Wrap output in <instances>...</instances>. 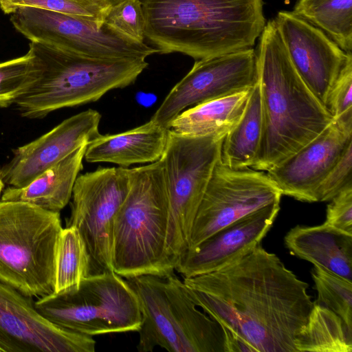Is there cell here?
Wrapping results in <instances>:
<instances>
[{
    "label": "cell",
    "mask_w": 352,
    "mask_h": 352,
    "mask_svg": "<svg viewBox=\"0 0 352 352\" xmlns=\"http://www.w3.org/2000/svg\"><path fill=\"white\" fill-rule=\"evenodd\" d=\"M184 283L200 309L256 352H297L295 338L314 304L309 285L261 244L228 265Z\"/></svg>",
    "instance_id": "obj_1"
},
{
    "label": "cell",
    "mask_w": 352,
    "mask_h": 352,
    "mask_svg": "<svg viewBox=\"0 0 352 352\" xmlns=\"http://www.w3.org/2000/svg\"><path fill=\"white\" fill-rule=\"evenodd\" d=\"M256 51L263 131L252 168L267 171L318 136L333 120L295 69L274 19Z\"/></svg>",
    "instance_id": "obj_2"
},
{
    "label": "cell",
    "mask_w": 352,
    "mask_h": 352,
    "mask_svg": "<svg viewBox=\"0 0 352 352\" xmlns=\"http://www.w3.org/2000/svg\"><path fill=\"white\" fill-rule=\"evenodd\" d=\"M145 39L158 54L195 60L252 48L266 25L263 0H140Z\"/></svg>",
    "instance_id": "obj_3"
},
{
    "label": "cell",
    "mask_w": 352,
    "mask_h": 352,
    "mask_svg": "<svg viewBox=\"0 0 352 352\" xmlns=\"http://www.w3.org/2000/svg\"><path fill=\"white\" fill-rule=\"evenodd\" d=\"M29 51L39 76L14 104L21 116L30 119L96 102L111 90L133 84L148 66L146 60L93 58L33 41Z\"/></svg>",
    "instance_id": "obj_4"
},
{
    "label": "cell",
    "mask_w": 352,
    "mask_h": 352,
    "mask_svg": "<svg viewBox=\"0 0 352 352\" xmlns=\"http://www.w3.org/2000/svg\"><path fill=\"white\" fill-rule=\"evenodd\" d=\"M169 204L160 160L130 168V186L113 223V270L128 278L165 276L175 268L165 254Z\"/></svg>",
    "instance_id": "obj_5"
},
{
    "label": "cell",
    "mask_w": 352,
    "mask_h": 352,
    "mask_svg": "<svg viewBox=\"0 0 352 352\" xmlns=\"http://www.w3.org/2000/svg\"><path fill=\"white\" fill-rule=\"evenodd\" d=\"M140 302L142 322L137 349L170 352H225L221 325L195 303L175 273L125 278Z\"/></svg>",
    "instance_id": "obj_6"
},
{
    "label": "cell",
    "mask_w": 352,
    "mask_h": 352,
    "mask_svg": "<svg viewBox=\"0 0 352 352\" xmlns=\"http://www.w3.org/2000/svg\"><path fill=\"white\" fill-rule=\"evenodd\" d=\"M60 212L0 200V282L25 296L54 292Z\"/></svg>",
    "instance_id": "obj_7"
},
{
    "label": "cell",
    "mask_w": 352,
    "mask_h": 352,
    "mask_svg": "<svg viewBox=\"0 0 352 352\" xmlns=\"http://www.w3.org/2000/svg\"><path fill=\"white\" fill-rule=\"evenodd\" d=\"M34 307L52 324L89 336L138 332L142 322L135 292L114 271L89 276L77 286L38 298Z\"/></svg>",
    "instance_id": "obj_8"
},
{
    "label": "cell",
    "mask_w": 352,
    "mask_h": 352,
    "mask_svg": "<svg viewBox=\"0 0 352 352\" xmlns=\"http://www.w3.org/2000/svg\"><path fill=\"white\" fill-rule=\"evenodd\" d=\"M226 135L190 137L168 130L162 162L169 204L165 254L175 268L188 250L192 223Z\"/></svg>",
    "instance_id": "obj_9"
},
{
    "label": "cell",
    "mask_w": 352,
    "mask_h": 352,
    "mask_svg": "<svg viewBox=\"0 0 352 352\" xmlns=\"http://www.w3.org/2000/svg\"><path fill=\"white\" fill-rule=\"evenodd\" d=\"M14 28L30 41L98 59H140L158 50L116 32L104 23L34 7L10 14Z\"/></svg>",
    "instance_id": "obj_10"
},
{
    "label": "cell",
    "mask_w": 352,
    "mask_h": 352,
    "mask_svg": "<svg viewBox=\"0 0 352 352\" xmlns=\"http://www.w3.org/2000/svg\"><path fill=\"white\" fill-rule=\"evenodd\" d=\"M130 186V168L99 167L78 176L66 226L80 232L89 256V276L113 271V230Z\"/></svg>",
    "instance_id": "obj_11"
},
{
    "label": "cell",
    "mask_w": 352,
    "mask_h": 352,
    "mask_svg": "<svg viewBox=\"0 0 352 352\" xmlns=\"http://www.w3.org/2000/svg\"><path fill=\"white\" fill-rule=\"evenodd\" d=\"M282 194L264 171L216 164L192 223L188 249L238 219L274 203Z\"/></svg>",
    "instance_id": "obj_12"
},
{
    "label": "cell",
    "mask_w": 352,
    "mask_h": 352,
    "mask_svg": "<svg viewBox=\"0 0 352 352\" xmlns=\"http://www.w3.org/2000/svg\"><path fill=\"white\" fill-rule=\"evenodd\" d=\"M258 81L256 51L248 48L197 60L170 89L151 120L168 129L185 109L252 88Z\"/></svg>",
    "instance_id": "obj_13"
},
{
    "label": "cell",
    "mask_w": 352,
    "mask_h": 352,
    "mask_svg": "<svg viewBox=\"0 0 352 352\" xmlns=\"http://www.w3.org/2000/svg\"><path fill=\"white\" fill-rule=\"evenodd\" d=\"M96 344L49 322L33 298L0 282V352H94Z\"/></svg>",
    "instance_id": "obj_14"
},
{
    "label": "cell",
    "mask_w": 352,
    "mask_h": 352,
    "mask_svg": "<svg viewBox=\"0 0 352 352\" xmlns=\"http://www.w3.org/2000/svg\"><path fill=\"white\" fill-rule=\"evenodd\" d=\"M351 143L352 110L333 119L318 136L266 173L282 195L317 202L322 182Z\"/></svg>",
    "instance_id": "obj_15"
},
{
    "label": "cell",
    "mask_w": 352,
    "mask_h": 352,
    "mask_svg": "<svg viewBox=\"0 0 352 352\" xmlns=\"http://www.w3.org/2000/svg\"><path fill=\"white\" fill-rule=\"evenodd\" d=\"M274 21L295 69L325 107L329 91L351 52L343 51L321 30L292 11H279Z\"/></svg>",
    "instance_id": "obj_16"
},
{
    "label": "cell",
    "mask_w": 352,
    "mask_h": 352,
    "mask_svg": "<svg viewBox=\"0 0 352 352\" xmlns=\"http://www.w3.org/2000/svg\"><path fill=\"white\" fill-rule=\"evenodd\" d=\"M101 115L89 109L72 116L38 138L13 150L0 169L5 184L21 188L99 135Z\"/></svg>",
    "instance_id": "obj_17"
},
{
    "label": "cell",
    "mask_w": 352,
    "mask_h": 352,
    "mask_svg": "<svg viewBox=\"0 0 352 352\" xmlns=\"http://www.w3.org/2000/svg\"><path fill=\"white\" fill-rule=\"evenodd\" d=\"M274 203L221 228L179 258L175 271L190 278L219 270L260 245L280 210Z\"/></svg>",
    "instance_id": "obj_18"
},
{
    "label": "cell",
    "mask_w": 352,
    "mask_h": 352,
    "mask_svg": "<svg viewBox=\"0 0 352 352\" xmlns=\"http://www.w3.org/2000/svg\"><path fill=\"white\" fill-rule=\"evenodd\" d=\"M168 130L150 120L122 133L100 134L87 145L84 159L89 163H112L124 168L155 162L164 153Z\"/></svg>",
    "instance_id": "obj_19"
},
{
    "label": "cell",
    "mask_w": 352,
    "mask_h": 352,
    "mask_svg": "<svg viewBox=\"0 0 352 352\" xmlns=\"http://www.w3.org/2000/svg\"><path fill=\"white\" fill-rule=\"evenodd\" d=\"M284 241L294 255L352 282V234L324 223L296 226Z\"/></svg>",
    "instance_id": "obj_20"
},
{
    "label": "cell",
    "mask_w": 352,
    "mask_h": 352,
    "mask_svg": "<svg viewBox=\"0 0 352 352\" xmlns=\"http://www.w3.org/2000/svg\"><path fill=\"white\" fill-rule=\"evenodd\" d=\"M88 144H83L46 169L27 186H8L3 190L0 200L25 202L49 211L60 212L72 198Z\"/></svg>",
    "instance_id": "obj_21"
},
{
    "label": "cell",
    "mask_w": 352,
    "mask_h": 352,
    "mask_svg": "<svg viewBox=\"0 0 352 352\" xmlns=\"http://www.w3.org/2000/svg\"><path fill=\"white\" fill-rule=\"evenodd\" d=\"M252 88L190 107L170 122L168 129L190 137L226 135L241 118Z\"/></svg>",
    "instance_id": "obj_22"
},
{
    "label": "cell",
    "mask_w": 352,
    "mask_h": 352,
    "mask_svg": "<svg viewBox=\"0 0 352 352\" xmlns=\"http://www.w3.org/2000/svg\"><path fill=\"white\" fill-rule=\"evenodd\" d=\"M262 131L261 92L257 81L241 118L224 138L221 162L235 169L251 168L258 155Z\"/></svg>",
    "instance_id": "obj_23"
},
{
    "label": "cell",
    "mask_w": 352,
    "mask_h": 352,
    "mask_svg": "<svg viewBox=\"0 0 352 352\" xmlns=\"http://www.w3.org/2000/svg\"><path fill=\"white\" fill-rule=\"evenodd\" d=\"M294 344L297 352H351L352 328L337 314L314 302Z\"/></svg>",
    "instance_id": "obj_24"
},
{
    "label": "cell",
    "mask_w": 352,
    "mask_h": 352,
    "mask_svg": "<svg viewBox=\"0 0 352 352\" xmlns=\"http://www.w3.org/2000/svg\"><path fill=\"white\" fill-rule=\"evenodd\" d=\"M292 12L351 52L352 0H296Z\"/></svg>",
    "instance_id": "obj_25"
},
{
    "label": "cell",
    "mask_w": 352,
    "mask_h": 352,
    "mask_svg": "<svg viewBox=\"0 0 352 352\" xmlns=\"http://www.w3.org/2000/svg\"><path fill=\"white\" fill-rule=\"evenodd\" d=\"M89 261L85 243L73 226L61 230L55 254L53 293H60L77 286L89 275Z\"/></svg>",
    "instance_id": "obj_26"
},
{
    "label": "cell",
    "mask_w": 352,
    "mask_h": 352,
    "mask_svg": "<svg viewBox=\"0 0 352 352\" xmlns=\"http://www.w3.org/2000/svg\"><path fill=\"white\" fill-rule=\"evenodd\" d=\"M39 67L30 51L23 56L0 62V108H7L36 82Z\"/></svg>",
    "instance_id": "obj_27"
},
{
    "label": "cell",
    "mask_w": 352,
    "mask_h": 352,
    "mask_svg": "<svg viewBox=\"0 0 352 352\" xmlns=\"http://www.w3.org/2000/svg\"><path fill=\"white\" fill-rule=\"evenodd\" d=\"M311 273L317 291L315 302L337 314L352 328V282L318 266Z\"/></svg>",
    "instance_id": "obj_28"
},
{
    "label": "cell",
    "mask_w": 352,
    "mask_h": 352,
    "mask_svg": "<svg viewBox=\"0 0 352 352\" xmlns=\"http://www.w3.org/2000/svg\"><path fill=\"white\" fill-rule=\"evenodd\" d=\"M21 7H34L103 23L109 7L100 0H0V8L10 14Z\"/></svg>",
    "instance_id": "obj_29"
},
{
    "label": "cell",
    "mask_w": 352,
    "mask_h": 352,
    "mask_svg": "<svg viewBox=\"0 0 352 352\" xmlns=\"http://www.w3.org/2000/svg\"><path fill=\"white\" fill-rule=\"evenodd\" d=\"M102 22L133 41L145 42V18L140 0H126L109 6Z\"/></svg>",
    "instance_id": "obj_30"
},
{
    "label": "cell",
    "mask_w": 352,
    "mask_h": 352,
    "mask_svg": "<svg viewBox=\"0 0 352 352\" xmlns=\"http://www.w3.org/2000/svg\"><path fill=\"white\" fill-rule=\"evenodd\" d=\"M351 170L352 143L344 149L322 182L317 192V202L330 201L344 188L352 184Z\"/></svg>",
    "instance_id": "obj_31"
},
{
    "label": "cell",
    "mask_w": 352,
    "mask_h": 352,
    "mask_svg": "<svg viewBox=\"0 0 352 352\" xmlns=\"http://www.w3.org/2000/svg\"><path fill=\"white\" fill-rule=\"evenodd\" d=\"M351 88L352 53L351 52L328 95L325 107L333 119L352 110Z\"/></svg>",
    "instance_id": "obj_32"
},
{
    "label": "cell",
    "mask_w": 352,
    "mask_h": 352,
    "mask_svg": "<svg viewBox=\"0 0 352 352\" xmlns=\"http://www.w3.org/2000/svg\"><path fill=\"white\" fill-rule=\"evenodd\" d=\"M330 201L324 223L352 234V184L344 188Z\"/></svg>",
    "instance_id": "obj_33"
},
{
    "label": "cell",
    "mask_w": 352,
    "mask_h": 352,
    "mask_svg": "<svg viewBox=\"0 0 352 352\" xmlns=\"http://www.w3.org/2000/svg\"><path fill=\"white\" fill-rule=\"evenodd\" d=\"M221 327L225 335V352H256L255 348L232 329Z\"/></svg>",
    "instance_id": "obj_34"
},
{
    "label": "cell",
    "mask_w": 352,
    "mask_h": 352,
    "mask_svg": "<svg viewBox=\"0 0 352 352\" xmlns=\"http://www.w3.org/2000/svg\"><path fill=\"white\" fill-rule=\"evenodd\" d=\"M104 4H106L107 6H115L116 4H118L122 1H126V0H100Z\"/></svg>",
    "instance_id": "obj_35"
},
{
    "label": "cell",
    "mask_w": 352,
    "mask_h": 352,
    "mask_svg": "<svg viewBox=\"0 0 352 352\" xmlns=\"http://www.w3.org/2000/svg\"><path fill=\"white\" fill-rule=\"evenodd\" d=\"M4 186H5V183L3 182V180L2 179L1 172V169H0V199H1V196L3 192V190H4Z\"/></svg>",
    "instance_id": "obj_36"
}]
</instances>
